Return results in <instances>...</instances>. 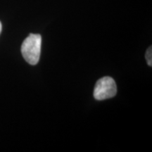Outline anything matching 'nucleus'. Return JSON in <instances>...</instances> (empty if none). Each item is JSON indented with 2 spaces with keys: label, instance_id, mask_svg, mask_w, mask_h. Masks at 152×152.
I'll list each match as a JSON object with an SVG mask.
<instances>
[{
  "label": "nucleus",
  "instance_id": "20e7f679",
  "mask_svg": "<svg viewBox=\"0 0 152 152\" xmlns=\"http://www.w3.org/2000/svg\"><path fill=\"white\" fill-rule=\"evenodd\" d=\"M1 30H2V26H1V23L0 22V34L1 33Z\"/></svg>",
  "mask_w": 152,
  "mask_h": 152
},
{
  "label": "nucleus",
  "instance_id": "f03ea898",
  "mask_svg": "<svg viewBox=\"0 0 152 152\" xmlns=\"http://www.w3.org/2000/svg\"><path fill=\"white\" fill-rule=\"evenodd\" d=\"M117 86L115 82L111 77H102L96 82L94 90V96L96 100H104L116 95Z\"/></svg>",
  "mask_w": 152,
  "mask_h": 152
},
{
  "label": "nucleus",
  "instance_id": "7ed1b4c3",
  "mask_svg": "<svg viewBox=\"0 0 152 152\" xmlns=\"http://www.w3.org/2000/svg\"><path fill=\"white\" fill-rule=\"evenodd\" d=\"M146 58H147V61L148 65L151 66L152 65V49L151 47L148 48L147 52H146Z\"/></svg>",
  "mask_w": 152,
  "mask_h": 152
},
{
  "label": "nucleus",
  "instance_id": "f257e3e1",
  "mask_svg": "<svg viewBox=\"0 0 152 152\" xmlns=\"http://www.w3.org/2000/svg\"><path fill=\"white\" fill-rule=\"evenodd\" d=\"M42 37L39 34H30L23 41L21 53L24 59L30 65H36L39 62L41 54Z\"/></svg>",
  "mask_w": 152,
  "mask_h": 152
}]
</instances>
